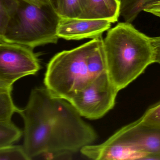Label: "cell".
I'll return each mask as SVG.
<instances>
[{
    "label": "cell",
    "mask_w": 160,
    "mask_h": 160,
    "mask_svg": "<svg viewBox=\"0 0 160 160\" xmlns=\"http://www.w3.org/2000/svg\"><path fill=\"white\" fill-rule=\"evenodd\" d=\"M41 69L33 49L20 44L0 42V80L14 84L18 80L35 75Z\"/></svg>",
    "instance_id": "obj_7"
},
{
    "label": "cell",
    "mask_w": 160,
    "mask_h": 160,
    "mask_svg": "<svg viewBox=\"0 0 160 160\" xmlns=\"http://www.w3.org/2000/svg\"><path fill=\"white\" fill-rule=\"evenodd\" d=\"M22 134L23 132L11 120H0V147L13 144Z\"/></svg>",
    "instance_id": "obj_12"
},
{
    "label": "cell",
    "mask_w": 160,
    "mask_h": 160,
    "mask_svg": "<svg viewBox=\"0 0 160 160\" xmlns=\"http://www.w3.org/2000/svg\"><path fill=\"white\" fill-rule=\"evenodd\" d=\"M112 22L108 20L95 19H59L57 34L66 40L95 39L101 36L111 28Z\"/></svg>",
    "instance_id": "obj_8"
},
{
    "label": "cell",
    "mask_w": 160,
    "mask_h": 160,
    "mask_svg": "<svg viewBox=\"0 0 160 160\" xmlns=\"http://www.w3.org/2000/svg\"><path fill=\"white\" fill-rule=\"evenodd\" d=\"M17 113L24 122L22 146L29 160L41 155L69 157L98 139L70 102L45 86L33 89L27 105Z\"/></svg>",
    "instance_id": "obj_1"
},
{
    "label": "cell",
    "mask_w": 160,
    "mask_h": 160,
    "mask_svg": "<svg viewBox=\"0 0 160 160\" xmlns=\"http://www.w3.org/2000/svg\"><path fill=\"white\" fill-rule=\"evenodd\" d=\"M143 11L160 18V2L148 5L144 8Z\"/></svg>",
    "instance_id": "obj_18"
},
{
    "label": "cell",
    "mask_w": 160,
    "mask_h": 160,
    "mask_svg": "<svg viewBox=\"0 0 160 160\" xmlns=\"http://www.w3.org/2000/svg\"><path fill=\"white\" fill-rule=\"evenodd\" d=\"M80 152L92 160H160V127L138 119L102 143L87 146Z\"/></svg>",
    "instance_id": "obj_4"
},
{
    "label": "cell",
    "mask_w": 160,
    "mask_h": 160,
    "mask_svg": "<svg viewBox=\"0 0 160 160\" xmlns=\"http://www.w3.org/2000/svg\"><path fill=\"white\" fill-rule=\"evenodd\" d=\"M9 20L2 42L27 46L56 44L60 17L52 6L39 7L20 0H8Z\"/></svg>",
    "instance_id": "obj_5"
},
{
    "label": "cell",
    "mask_w": 160,
    "mask_h": 160,
    "mask_svg": "<svg viewBox=\"0 0 160 160\" xmlns=\"http://www.w3.org/2000/svg\"><path fill=\"white\" fill-rule=\"evenodd\" d=\"M150 39L154 49L155 63L160 65V36L150 37Z\"/></svg>",
    "instance_id": "obj_17"
},
{
    "label": "cell",
    "mask_w": 160,
    "mask_h": 160,
    "mask_svg": "<svg viewBox=\"0 0 160 160\" xmlns=\"http://www.w3.org/2000/svg\"><path fill=\"white\" fill-rule=\"evenodd\" d=\"M0 160H29L22 146L0 147Z\"/></svg>",
    "instance_id": "obj_14"
},
{
    "label": "cell",
    "mask_w": 160,
    "mask_h": 160,
    "mask_svg": "<svg viewBox=\"0 0 160 160\" xmlns=\"http://www.w3.org/2000/svg\"><path fill=\"white\" fill-rule=\"evenodd\" d=\"M139 119L144 124L160 127V101L150 107Z\"/></svg>",
    "instance_id": "obj_15"
},
{
    "label": "cell",
    "mask_w": 160,
    "mask_h": 160,
    "mask_svg": "<svg viewBox=\"0 0 160 160\" xmlns=\"http://www.w3.org/2000/svg\"><path fill=\"white\" fill-rule=\"evenodd\" d=\"M160 0H121L120 16L126 22L132 23L148 5Z\"/></svg>",
    "instance_id": "obj_10"
},
{
    "label": "cell",
    "mask_w": 160,
    "mask_h": 160,
    "mask_svg": "<svg viewBox=\"0 0 160 160\" xmlns=\"http://www.w3.org/2000/svg\"><path fill=\"white\" fill-rule=\"evenodd\" d=\"M11 92L0 90V120H11L14 114L18 111L13 101Z\"/></svg>",
    "instance_id": "obj_13"
},
{
    "label": "cell",
    "mask_w": 160,
    "mask_h": 160,
    "mask_svg": "<svg viewBox=\"0 0 160 160\" xmlns=\"http://www.w3.org/2000/svg\"><path fill=\"white\" fill-rule=\"evenodd\" d=\"M50 1L51 3L52 6V7L55 11L56 8H57L59 0H50Z\"/></svg>",
    "instance_id": "obj_22"
},
{
    "label": "cell",
    "mask_w": 160,
    "mask_h": 160,
    "mask_svg": "<svg viewBox=\"0 0 160 160\" xmlns=\"http://www.w3.org/2000/svg\"><path fill=\"white\" fill-rule=\"evenodd\" d=\"M120 4L118 0H84L81 18L106 19L114 23L120 16Z\"/></svg>",
    "instance_id": "obj_9"
},
{
    "label": "cell",
    "mask_w": 160,
    "mask_h": 160,
    "mask_svg": "<svg viewBox=\"0 0 160 160\" xmlns=\"http://www.w3.org/2000/svg\"><path fill=\"white\" fill-rule=\"evenodd\" d=\"M102 36L75 49L56 54L47 65L45 86L69 101L99 75L107 72Z\"/></svg>",
    "instance_id": "obj_2"
},
{
    "label": "cell",
    "mask_w": 160,
    "mask_h": 160,
    "mask_svg": "<svg viewBox=\"0 0 160 160\" xmlns=\"http://www.w3.org/2000/svg\"><path fill=\"white\" fill-rule=\"evenodd\" d=\"M0 42H2V41H1V40H0Z\"/></svg>",
    "instance_id": "obj_24"
},
{
    "label": "cell",
    "mask_w": 160,
    "mask_h": 160,
    "mask_svg": "<svg viewBox=\"0 0 160 160\" xmlns=\"http://www.w3.org/2000/svg\"><path fill=\"white\" fill-rule=\"evenodd\" d=\"M39 7L52 6L50 0H20Z\"/></svg>",
    "instance_id": "obj_19"
},
{
    "label": "cell",
    "mask_w": 160,
    "mask_h": 160,
    "mask_svg": "<svg viewBox=\"0 0 160 160\" xmlns=\"http://www.w3.org/2000/svg\"><path fill=\"white\" fill-rule=\"evenodd\" d=\"M0 11L9 14L8 0H0Z\"/></svg>",
    "instance_id": "obj_21"
},
{
    "label": "cell",
    "mask_w": 160,
    "mask_h": 160,
    "mask_svg": "<svg viewBox=\"0 0 160 160\" xmlns=\"http://www.w3.org/2000/svg\"><path fill=\"white\" fill-rule=\"evenodd\" d=\"M118 92L107 72H104L77 93L68 102L82 117L97 120L114 108Z\"/></svg>",
    "instance_id": "obj_6"
},
{
    "label": "cell",
    "mask_w": 160,
    "mask_h": 160,
    "mask_svg": "<svg viewBox=\"0 0 160 160\" xmlns=\"http://www.w3.org/2000/svg\"><path fill=\"white\" fill-rule=\"evenodd\" d=\"M118 1H120V2H121V0H118Z\"/></svg>",
    "instance_id": "obj_23"
},
{
    "label": "cell",
    "mask_w": 160,
    "mask_h": 160,
    "mask_svg": "<svg viewBox=\"0 0 160 160\" xmlns=\"http://www.w3.org/2000/svg\"><path fill=\"white\" fill-rule=\"evenodd\" d=\"M13 85V84L5 82L0 80V90L12 92Z\"/></svg>",
    "instance_id": "obj_20"
},
{
    "label": "cell",
    "mask_w": 160,
    "mask_h": 160,
    "mask_svg": "<svg viewBox=\"0 0 160 160\" xmlns=\"http://www.w3.org/2000/svg\"><path fill=\"white\" fill-rule=\"evenodd\" d=\"M103 46L107 74L119 91L155 63L150 37L130 23H119L109 29Z\"/></svg>",
    "instance_id": "obj_3"
},
{
    "label": "cell",
    "mask_w": 160,
    "mask_h": 160,
    "mask_svg": "<svg viewBox=\"0 0 160 160\" xmlns=\"http://www.w3.org/2000/svg\"><path fill=\"white\" fill-rule=\"evenodd\" d=\"M9 14L0 11V40L3 36L9 20ZM2 41V40H1Z\"/></svg>",
    "instance_id": "obj_16"
},
{
    "label": "cell",
    "mask_w": 160,
    "mask_h": 160,
    "mask_svg": "<svg viewBox=\"0 0 160 160\" xmlns=\"http://www.w3.org/2000/svg\"><path fill=\"white\" fill-rule=\"evenodd\" d=\"M84 0H59L56 11L61 18H81Z\"/></svg>",
    "instance_id": "obj_11"
}]
</instances>
